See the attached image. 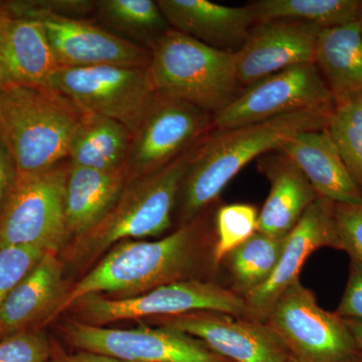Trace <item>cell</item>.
Listing matches in <instances>:
<instances>
[{"label": "cell", "mask_w": 362, "mask_h": 362, "mask_svg": "<svg viewBox=\"0 0 362 362\" xmlns=\"http://www.w3.org/2000/svg\"><path fill=\"white\" fill-rule=\"evenodd\" d=\"M334 105L209 133L199 145L181 185L183 218H194L254 159L280 149L299 133L327 129Z\"/></svg>", "instance_id": "1"}, {"label": "cell", "mask_w": 362, "mask_h": 362, "mask_svg": "<svg viewBox=\"0 0 362 362\" xmlns=\"http://www.w3.org/2000/svg\"><path fill=\"white\" fill-rule=\"evenodd\" d=\"M84 110L49 87L0 85V139L18 175L68 160Z\"/></svg>", "instance_id": "2"}, {"label": "cell", "mask_w": 362, "mask_h": 362, "mask_svg": "<svg viewBox=\"0 0 362 362\" xmlns=\"http://www.w3.org/2000/svg\"><path fill=\"white\" fill-rule=\"evenodd\" d=\"M148 71L157 93L214 114L238 95L235 54L169 28L148 47Z\"/></svg>", "instance_id": "3"}, {"label": "cell", "mask_w": 362, "mask_h": 362, "mask_svg": "<svg viewBox=\"0 0 362 362\" xmlns=\"http://www.w3.org/2000/svg\"><path fill=\"white\" fill-rule=\"evenodd\" d=\"M194 240V226L185 225L154 242L119 243L78 281L57 311L66 310L90 295L106 292L133 297L176 282L192 265Z\"/></svg>", "instance_id": "4"}, {"label": "cell", "mask_w": 362, "mask_h": 362, "mask_svg": "<svg viewBox=\"0 0 362 362\" xmlns=\"http://www.w3.org/2000/svg\"><path fill=\"white\" fill-rule=\"evenodd\" d=\"M202 141L165 168L128 181L103 220L78 238L75 245L78 258H95L120 240L157 237L165 232L171 225V214L183 178Z\"/></svg>", "instance_id": "5"}, {"label": "cell", "mask_w": 362, "mask_h": 362, "mask_svg": "<svg viewBox=\"0 0 362 362\" xmlns=\"http://www.w3.org/2000/svg\"><path fill=\"white\" fill-rule=\"evenodd\" d=\"M70 161L33 175H18L0 214V249L37 247L54 252L70 237L65 188Z\"/></svg>", "instance_id": "6"}, {"label": "cell", "mask_w": 362, "mask_h": 362, "mask_svg": "<svg viewBox=\"0 0 362 362\" xmlns=\"http://www.w3.org/2000/svg\"><path fill=\"white\" fill-rule=\"evenodd\" d=\"M213 130V114L156 92L131 132L125 165L128 181L165 168Z\"/></svg>", "instance_id": "7"}, {"label": "cell", "mask_w": 362, "mask_h": 362, "mask_svg": "<svg viewBox=\"0 0 362 362\" xmlns=\"http://www.w3.org/2000/svg\"><path fill=\"white\" fill-rule=\"evenodd\" d=\"M49 87L90 113L113 119L132 132L154 95L148 68L100 65L59 66Z\"/></svg>", "instance_id": "8"}, {"label": "cell", "mask_w": 362, "mask_h": 362, "mask_svg": "<svg viewBox=\"0 0 362 362\" xmlns=\"http://www.w3.org/2000/svg\"><path fill=\"white\" fill-rule=\"evenodd\" d=\"M267 318L298 362H334L361 350L344 319L319 306L299 280L279 296Z\"/></svg>", "instance_id": "9"}, {"label": "cell", "mask_w": 362, "mask_h": 362, "mask_svg": "<svg viewBox=\"0 0 362 362\" xmlns=\"http://www.w3.org/2000/svg\"><path fill=\"white\" fill-rule=\"evenodd\" d=\"M76 304L90 322L96 325L125 319L178 316L194 312H214L237 317L249 313L244 297L220 285L197 280L176 281L142 295L121 299L90 295Z\"/></svg>", "instance_id": "10"}, {"label": "cell", "mask_w": 362, "mask_h": 362, "mask_svg": "<svg viewBox=\"0 0 362 362\" xmlns=\"http://www.w3.org/2000/svg\"><path fill=\"white\" fill-rule=\"evenodd\" d=\"M315 64L278 71L254 83L213 115V131L233 129L304 109L334 104Z\"/></svg>", "instance_id": "11"}, {"label": "cell", "mask_w": 362, "mask_h": 362, "mask_svg": "<svg viewBox=\"0 0 362 362\" xmlns=\"http://www.w3.org/2000/svg\"><path fill=\"white\" fill-rule=\"evenodd\" d=\"M13 16H26L44 25L59 66L78 68L100 65L148 68L146 47L119 37L85 18H69L25 8L18 1H7Z\"/></svg>", "instance_id": "12"}, {"label": "cell", "mask_w": 362, "mask_h": 362, "mask_svg": "<svg viewBox=\"0 0 362 362\" xmlns=\"http://www.w3.org/2000/svg\"><path fill=\"white\" fill-rule=\"evenodd\" d=\"M68 335L84 351L129 362H230L201 340L168 326L111 329L74 322L68 326Z\"/></svg>", "instance_id": "13"}, {"label": "cell", "mask_w": 362, "mask_h": 362, "mask_svg": "<svg viewBox=\"0 0 362 362\" xmlns=\"http://www.w3.org/2000/svg\"><path fill=\"white\" fill-rule=\"evenodd\" d=\"M164 326L201 340L230 362H289V350L269 325L214 312L171 316Z\"/></svg>", "instance_id": "14"}, {"label": "cell", "mask_w": 362, "mask_h": 362, "mask_svg": "<svg viewBox=\"0 0 362 362\" xmlns=\"http://www.w3.org/2000/svg\"><path fill=\"white\" fill-rule=\"evenodd\" d=\"M322 30L313 23L291 20L256 23L243 47L233 52L240 85L247 88L278 71L314 63Z\"/></svg>", "instance_id": "15"}, {"label": "cell", "mask_w": 362, "mask_h": 362, "mask_svg": "<svg viewBox=\"0 0 362 362\" xmlns=\"http://www.w3.org/2000/svg\"><path fill=\"white\" fill-rule=\"evenodd\" d=\"M334 202L319 197L296 226L286 235L278 265L267 282L245 294L249 313L268 316L276 300L293 283L312 252L323 247H338Z\"/></svg>", "instance_id": "16"}, {"label": "cell", "mask_w": 362, "mask_h": 362, "mask_svg": "<svg viewBox=\"0 0 362 362\" xmlns=\"http://www.w3.org/2000/svg\"><path fill=\"white\" fill-rule=\"evenodd\" d=\"M156 2L169 28L223 51H239L256 25L249 4L230 7L207 0Z\"/></svg>", "instance_id": "17"}, {"label": "cell", "mask_w": 362, "mask_h": 362, "mask_svg": "<svg viewBox=\"0 0 362 362\" xmlns=\"http://www.w3.org/2000/svg\"><path fill=\"white\" fill-rule=\"evenodd\" d=\"M279 150L296 164L319 197L338 204H362V192L327 129L299 133Z\"/></svg>", "instance_id": "18"}, {"label": "cell", "mask_w": 362, "mask_h": 362, "mask_svg": "<svg viewBox=\"0 0 362 362\" xmlns=\"http://www.w3.org/2000/svg\"><path fill=\"white\" fill-rule=\"evenodd\" d=\"M58 68L42 23L11 13L0 42V85L49 87Z\"/></svg>", "instance_id": "19"}, {"label": "cell", "mask_w": 362, "mask_h": 362, "mask_svg": "<svg viewBox=\"0 0 362 362\" xmlns=\"http://www.w3.org/2000/svg\"><path fill=\"white\" fill-rule=\"evenodd\" d=\"M259 165L270 180V194L259 213L258 232L284 239L318 199L299 168L280 150L266 154Z\"/></svg>", "instance_id": "20"}, {"label": "cell", "mask_w": 362, "mask_h": 362, "mask_svg": "<svg viewBox=\"0 0 362 362\" xmlns=\"http://www.w3.org/2000/svg\"><path fill=\"white\" fill-rule=\"evenodd\" d=\"M128 182L126 168L117 170L69 166L65 214L69 235L82 237L110 211Z\"/></svg>", "instance_id": "21"}, {"label": "cell", "mask_w": 362, "mask_h": 362, "mask_svg": "<svg viewBox=\"0 0 362 362\" xmlns=\"http://www.w3.org/2000/svg\"><path fill=\"white\" fill-rule=\"evenodd\" d=\"M63 293L62 267L45 252L0 306V337L21 332L56 306Z\"/></svg>", "instance_id": "22"}, {"label": "cell", "mask_w": 362, "mask_h": 362, "mask_svg": "<svg viewBox=\"0 0 362 362\" xmlns=\"http://www.w3.org/2000/svg\"><path fill=\"white\" fill-rule=\"evenodd\" d=\"M314 64L334 102L362 95V37L358 21L323 28L317 40Z\"/></svg>", "instance_id": "23"}, {"label": "cell", "mask_w": 362, "mask_h": 362, "mask_svg": "<svg viewBox=\"0 0 362 362\" xmlns=\"http://www.w3.org/2000/svg\"><path fill=\"white\" fill-rule=\"evenodd\" d=\"M131 132L113 119L84 111L69 154L71 165L98 170L126 168Z\"/></svg>", "instance_id": "24"}, {"label": "cell", "mask_w": 362, "mask_h": 362, "mask_svg": "<svg viewBox=\"0 0 362 362\" xmlns=\"http://www.w3.org/2000/svg\"><path fill=\"white\" fill-rule=\"evenodd\" d=\"M256 23L291 20L313 23L322 28L358 21V0H259L249 4Z\"/></svg>", "instance_id": "25"}, {"label": "cell", "mask_w": 362, "mask_h": 362, "mask_svg": "<svg viewBox=\"0 0 362 362\" xmlns=\"http://www.w3.org/2000/svg\"><path fill=\"white\" fill-rule=\"evenodd\" d=\"M95 14L119 37L146 49L170 28L153 0H96Z\"/></svg>", "instance_id": "26"}, {"label": "cell", "mask_w": 362, "mask_h": 362, "mask_svg": "<svg viewBox=\"0 0 362 362\" xmlns=\"http://www.w3.org/2000/svg\"><path fill=\"white\" fill-rule=\"evenodd\" d=\"M284 239L270 237L257 230L228 255L233 277L245 294L263 285L271 277L278 265Z\"/></svg>", "instance_id": "27"}, {"label": "cell", "mask_w": 362, "mask_h": 362, "mask_svg": "<svg viewBox=\"0 0 362 362\" xmlns=\"http://www.w3.org/2000/svg\"><path fill=\"white\" fill-rule=\"evenodd\" d=\"M327 131L362 192V95L335 101Z\"/></svg>", "instance_id": "28"}, {"label": "cell", "mask_w": 362, "mask_h": 362, "mask_svg": "<svg viewBox=\"0 0 362 362\" xmlns=\"http://www.w3.org/2000/svg\"><path fill=\"white\" fill-rule=\"evenodd\" d=\"M259 213L252 204H233L221 206L216 213L218 240L214 262L220 264L258 230Z\"/></svg>", "instance_id": "29"}, {"label": "cell", "mask_w": 362, "mask_h": 362, "mask_svg": "<svg viewBox=\"0 0 362 362\" xmlns=\"http://www.w3.org/2000/svg\"><path fill=\"white\" fill-rule=\"evenodd\" d=\"M45 252L40 247L30 246L0 249V306Z\"/></svg>", "instance_id": "30"}, {"label": "cell", "mask_w": 362, "mask_h": 362, "mask_svg": "<svg viewBox=\"0 0 362 362\" xmlns=\"http://www.w3.org/2000/svg\"><path fill=\"white\" fill-rule=\"evenodd\" d=\"M51 350L40 333H14L0 341V362H49Z\"/></svg>", "instance_id": "31"}, {"label": "cell", "mask_w": 362, "mask_h": 362, "mask_svg": "<svg viewBox=\"0 0 362 362\" xmlns=\"http://www.w3.org/2000/svg\"><path fill=\"white\" fill-rule=\"evenodd\" d=\"M334 220L338 249L362 263V204H335Z\"/></svg>", "instance_id": "32"}, {"label": "cell", "mask_w": 362, "mask_h": 362, "mask_svg": "<svg viewBox=\"0 0 362 362\" xmlns=\"http://www.w3.org/2000/svg\"><path fill=\"white\" fill-rule=\"evenodd\" d=\"M342 319L362 322V263L351 259L346 288L337 311Z\"/></svg>", "instance_id": "33"}, {"label": "cell", "mask_w": 362, "mask_h": 362, "mask_svg": "<svg viewBox=\"0 0 362 362\" xmlns=\"http://www.w3.org/2000/svg\"><path fill=\"white\" fill-rule=\"evenodd\" d=\"M18 4L32 11L78 18L95 13L96 9L95 0H30Z\"/></svg>", "instance_id": "34"}, {"label": "cell", "mask_w": 362, "mask_h": 362, "mask_svg": "<svg viewBox=\"0 0 362 362\" xmlns=\"http://www.w3.org/2000/svg\"><path fill=\"white\" fill-rule=\"evenodd\" d=\"M16 177L13 159L0 139V214Z\"/></svg>", "instance_id": "35"}, {"label": "cell", "mask_w": 362, "mask_h": 362, "mask_svg": "<svg viewBox=\"0 0 362 362\" xmlns=\"http://www.w3.org/2000/svg\"><path fill=\"white\" fill-rule=\"evenodd\" d=\"M61 362H129L116 358V357L95 354V352L83 351L80 354L66 357Z\"/></svg>", "instance_id": "36"}, {"label": "cell", "mask_w": 362, "mask_h": 362, "mask_svg": "<svg viewBox=\"0 0 362 362\" xmlns=\"http://www.w3.org/2000/svg\"><path fill=\"white\" fill-rule=\"evenodd\" d=\"M347 327L351 332L352 337L356 340L357 346L362 351V322L356 320H349V319H344Z\"/></svg>", "instance_id": "37"}, {"label": "cell", "mask_w": 362, "mask_h": 362, "mask_svg": "<svg viewBox=\"0 0 362 362\" xmlns=\"http://www.w3.org/2000/svg\"><path fill=\"white\" fill-rule=\"evenodd\" d=\"M11 16V13L7 7L6 2H0V42H1L2 33Z\"/></svg>", "instance_id": "38"}, {"label": "cell", "mask_w": 362, "mask_h": 362, "mask_svg": "<svg viewBox=\"0 0 362 362\" xmlns=\"http://www.w3.org/2000/svg\"><path fill=\"white\" fill-rule=\"evenodd\" d=\"M334 362H362V351L359 350V351L356 352V354H350V356L343 357V358L339 359V361Z\"/></svg>", "instance_id": "39"}, {"label": "cell", "mask_w": 362, "mask_h": 362, "mask_svg": "<svg viewBox=\"0 0 362 362\" xmlns=\"http://www.w3.org/2000/svg\"><path fill=\"white\" fill-rule=\"evenodd\" d=\"M358 25H359V30H361V37H362V6H361V14H359Z\"/></svg>", "instance_id": "40"}, {"label": "cell", "mask_w": 362, "mask_h": 362, "mask_svg": "<svg viewBox=\"0 0 362 362\" xmlns=\"http://www.w3.org/2000/svg\"><path fill=\"white\" fill-rule=\"evenodd\" d=\"M289 362H298V361H296V359L293 358Z\"/></svg>", "instance_id": "41"}]
</instances>
